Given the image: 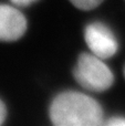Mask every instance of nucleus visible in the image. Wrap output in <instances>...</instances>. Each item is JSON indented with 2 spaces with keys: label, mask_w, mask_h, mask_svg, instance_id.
<instances>
[{
  "label": "nucleus",
  "mask_w": 125,
  "mask_h": 126,
  "mask_svg": "<svg viewBox=\"0 0 125 126\" xmlns=\"http://www.w3.org/2000/svg\"><path fill=\"white\" fill-rule=\"evenodd\" d=\"M50 118L55 126H100L103 124V110L85 94L64 92L51 103Z\"/></svg>",
  "instance_id": "1"
},
{
  "label": "nucleus",
  "mask_w": 125,
  "mask_h": 126,
  "mask_svg": "<svg viewBox=\"0 0 125 126\" xmlns=\"http://www.w3.org/2000/svg\"><path fill=\"white\" fill-rule=\"evenodd\" d=\"M73 76L82 87L92 92H104L114 82L112 71L101 58L93 53H82L80 55Z\"/></svg>",
  "instance_id": "2"
},
{
  "label": "nucleus",
  "mask_w": 125,
  "mask_h": 126,
  "mask_svg": "<svg viewBox=\"0 0 125 126\" xmlns=\"http://www.w3.org/2000/svg\"><path fill=\"white\" fill-rule=\"evenodd\" d=\"M84 38L91 52L102 60L116 53L119 44L113 32L101 22H93L85 28Z\"/></svg>",
  "instance_id": "3"
},
{
  "label": "nucleus",
  "mask_w": 125,
  "mask_h": 126,
  "mask_svg": "<svg viewBox=\"0 0 125 126\" xmlns=\"http://www.w3.org/2000/svg\"><path fill=\"white\" fill-rule=\"evenodd\" d=\"M26 30L24 16L13 7L0 4V41H16L24 34Z\"/></svg>",
  "instance_id": "4"
},
{
  "label": "nucleus",
  "mask_w": 125,
  "mask_h": 126,
  "mask_svg": "<svg viewBox=\"0 0 125 126\" xmlns=\"http://www.w3.org/2000/svg\"><path fill=\"white\" fill-rule=\"evenodd\" d=\"M71 3L81 10H91L96 8L104 0H70Z\"/></svg>",
  "instance_id": "5"
},
{
  "label": "nucleus",
  "mask_w": 125,
  "mask_h": 126,
  "mask_svg": "<svg viewBox=\"0 0 125 126\" xmlns=\"http://www.w3.org/2000/svg\"><path fill=\"white\" fill-rule=\"evenodd\" d=\"M108 126H125V117H113L106 122Z\"/></svg>",
  "instance_id": "6"
},
{
  "label": "nucleus",
  "mask_w": 125,
  "mask_h": 126,
  "mask_svg": "<svg viewBox=\"0 0 125 126\" xmlns=\"http://www.w3.org/2000/svg\"><path fill=\"white\" fill-rule=\"evenodd\" d=\"M6 115H7V111H6V106L2 103V101L0 100V125L4 122L6 120Z\"/></svg>",
  "instance_id": "7"
},
{
  "label": "nucleus",
  "mask_w": 125,
  "mask_h": 126,
  "mask_svg": "<svg viewBox=\"0 0 125 126\" xmlns=\"http://www.w3.org/2000/svg\"><path fill=\"white\" fill-rule=\"evenodd\" d=\"M34 1H35V0H11V2H13L15 4L20 6V7L29 6V4H31L32 2H34Z\"/></svg>",
  "instance_id": "8"
},
{
  "label": "nucleus",
  "mask_w": 125,
  "mask_h": 126,
  "mask_svg": "<svg viewBox=\"0 0 125 126\" xmlns=\"http://www.w3.org/2000/svg\"><path fill=\"white\" fill-rule=\"evenodd\" d=\"M124 75H125V70H124Z\"/></svg>",
  "instance_id": "9"
}]
</instances>
